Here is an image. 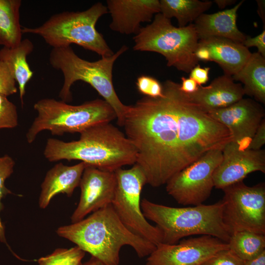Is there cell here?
Segmentation results:
<instances>
[{"mask_svg":"<svg viewBox=\"0 0 265 265\" xmlns=\"http://www.w3.org/2000/svg\"><path fill=\"white\" fill-rule=\"evenodd\" d=\"M256 171L265 173V150L243 148L231 141L223 149L222 160L213 172L214 187L223 189Z\"/></svg>","mask_w":265,"mask_h":265,"instance_id":"cell-13","label":"cell"},{"mask_svg":"<svg viewBox=\"0 0 265 265\" xmlns=\"http://www.w3.org/2000/svg\"><path fill=\"white\" fill-rule=\"evenodd\" d=\"M136 85L138 91L144 96L157 98L163 95L162 84L154 77L140 76L137 79Z\"/></svg>","mask_w":265,"mask_h":265,"instance_id":"cell-28","label":"cell"},{"mask_svg":"<svg viewBox=\"0 0 265 265\" xmlns=\"http://www.w3.org/2000/svg\"><path fill=\"white\" fill-rule=\"evenodd\" d=\"M244 261L229 249L220 250L201 265H243Z\"/></svg>","mask_w":265,"mask_h":265,"instance_id":"cell-31","label":"cell"},{"mask_svg":"<svg viewBox=\"0 0 265 265\" xmlns=\"http://www.w3.org/2000/svg\"><path fill=\"white\" fill-rule=\"evenodd\" d=\"M56 233L105 265H119L123 246L132 247L139 258L148 257L157 246L128 229L111 204L79 222L59 227Z\"/></svg>","mask_w":265,"mask_h":265,"instance_id":"cell-2","label":"cell"},{"mask_svg":"<svg viewBox=\"0 0 265 265\" xmlns=\"http://www.w3.org/2000/svg\"><path fill=\"white\" fill-rule=\"evenodd\" d=\"M107 13L106 6L98 2L82 11L55 14L39 26L22 27V32L39 35L53 48L75 44L102 57H108L114 53L96 28L98 20Z\"/></svg>","mask_w":265,"mask_h":265,"instance_id":"cell-6","label":"cell"},{"mask_svg":"<svg viewBox=\"0 0 265 265\" xmlns=\"http://www.w3.org/2000/svg\"><path fill=\"white\" fill-rule=\"evenodd\" d=\"M78 140L48 139L44 156L49 161L81 160L99 169L115 172L136 163L137 152L125 134L110 123L91 126L80 133Z\"/></svg>","mask_w":265,"mask_h":265,"instance_id":"cell-3","label":"cell"},{"mask_svg":"<svg viewBox=\"0 0 265 265\" xmlns=\"http://www.w3.org/2000/svg\"><path fill=\"white\" fill-rule=\"evenodd\" d=\"M244 0L234 7L212 14H202L195 21L199 40L211 37L224 38L242 43L246 36L237 26V11Z\"/></svg>","mask_w":265,"mask_h":265,"instance_id":"cell-20","label":"cell"},{"mask_svg":"<svg viewBox=\"0 0 265 265\" xmlns=\"http://www.w3.org/2000/svg\"><path fill=\"white\" fill-rule=\"evenodd\" d=\"M198 44L207 50L208 61L216 63L230 76L241 69L252 53L242 43L222 37L200 39Z\"/></svg>","mask_w":265,"mask_h":265,"instance_id":"cell-19","label":"cell"},{"mask_svg":"<svg viewBox=\"0 0 265 265\" xmlns=\"http://www.w3.org/2000/svg\"><path fill=\"white\" fill-rule=\"evenodd\" d=\"M229 249L243 261L252 260L265 251V235L240 231L232 234Z\"/></svg>","mask_w":265,"mask_h":265,"instance_id":"cell-25","label":"cell"},{"mask_svg":"<svg viewBox=\"0 0 265 265\" xmlns=\"http://www.w3.org/2000/svg\"><path fill=\"white\" fill-rule=\"evenodd\" d=\"M162 85V97L144 96L130 106L123 125L136 150L135 163L154 187L232 140L228 129L190 101L180 83L167 80Z\"/></svg>","mask_w":265,"mask_h":265,"instance_id":"cell-1","label":"cell"},{"mask_svg":"<svg viewBox=\"0 0 265 265\" xmlns=\"http://www.w3.org/2000/svg\"><path fill=\"white\" fill-rule=\"evenodd\" d=\"M18 125L16 106L6 96L0 94V129H13Z\"/></svg>","mask_w":265,"mask_h":265,"instance_id":"cell-27","label":"cell"},{"mask_svg":"<svg viewBox=\"0 0 265 265\" xmlns=\"http://www.w3.org/2000/svg\"><path fill=\"white\" fill-rule=\"evenodd\" d=\"M106 4L111 17L109 28L122 34H136L141 23L151 22L160 13L159 0H107Z\"/></svg>","mask_w":265,"mask_h":265,"instance_id":"cell-16","label":"cell"},{"mask_svg":"<svg viewBox=\"0 0 265 265\" xmlns=\"http://www.w3.org/2000/svg\"><path fill=\"white\" fill-rule=\"evenodd\" d=\"M21 0H0V45L14 48L22 40L20 23Z\"/></svg>","mask_w":265,"mask_h":265,"instance_id":"cell-23","label":"cell"},{"mask_svg":"<svg viewBox=\"0 0 265 265\" xmlns=\"http://www.w3.org/2000/svg\"><path fill=\"white\" fill-rule=\"evenodd\" d=\"M229 249L227 242L203 235L173 244L160 243L148 256L146 265H201L218 251Z\"/></svg>","mask_w":265,"mask_h":265,"instance_id":"cell-12","label":"cell"},{"mask_svg":"<svg viewBox=\"0 0 265 265\" xmlns=\"http://www.w3.org/2000/svg\"><path fill=\"white\" fill-rule=\"evenodd\" d=\"M210 67H201L199 64L190 72L189 78L193 80L198 86L206 84L209 80Z\"/></svg>","mask_w":265,"mask_h":265,"instance_id":"cell-34","label":"cell"},{"mask_svg":"<svg viewBox=\"0 0 265 265\" xmlns=\"http://www.w3.org/2000/svg\"><path fill=\"white\" fill-rule=\"evenodd\" d=\"M265 144V120H263L255 134L251 139L247 149L254 150L262 149Z\"/></svg>","mask_w":265,"mask_h":265,"instance_id":"cell-32","label":"cell"},{"mask_svg":"<svg viewBox=\"0 0 265 265\" xmlns=\"http://www.w3.org/2000/svg\"><path fill=\"white\" fill-rule=\"evenodd\" d=\"M182 83L180 88L184 93L190 94L195 92L199 86L196 82L191 78H181Z\"/></svg>","mask_w":265,"mask_h":265,"instance_id":"cell-35","label":"cell"},{"mask_svg":"<svg viewBox=\"0 0 265 265\" xmlns=\"http://www.w3.org/2000/svg\"><path fill=\"white\" fill-rule=\"evenodd\" d=\"M259 7V15L264 21L265 25V1L257 0Z\"/></svg>","mask_w":265,"mask_h":265,"instance_id":"cell-38","label":"cell"},{"mask_svg":"<svg viewBox=\"0 0 265 265\" xmlns=\"http://www.w3.org/2000/svg\"><path fill=\"white\" fill-rule=\"evenodd\" d=\"M33 50V44L28 39H22L16 47H2L0 50V61L6 63L18 84L22 105H23L26 84L33 75L27 61V56Z\"/></svg>","mask_w":265,"mask_h":265,"instance_id":"cell-21","label":"cell"},{"mask_svg":"<svg viewBox=\"0 0 265 265\" xmlns=\"http://www.w3.org/2000/svg\"><path fill=\"white\" fill-rule=\"evenodd\" d=\"M85 252L77 246L69 249L57 248L38 260V265H80Z\"/></svg>","mask_w":265,"mask_h":265,"instance_id":"cell-26","label":"cell"},{"mask_svg":"<svg viewBox=\"0 0 265 265\" xmlns=\"http://www.w3.org/2000/svg\"><path fill=\"white\" fill-rule=\"evenodd\" d=\"M247 48L256 47L258 49V53L265 57V29L258 35L254 37H246L242 43Z\"/></svg>","mask_w":265,"mask_h":265,"instance_id":"cell-33","label":"cell"},{"mask_svg":"<svg viewBox=\"0 0 265 265\" xmlns=\"http://www.w3.org/2000/svg\"><path fill=\"white\" fill-rule=\"evenodd\" d=\"M117 186L111 205L124 225L135 235L156 246L162 242V234L149 223L141 208V193L147 184L146 178L136 164L129 169L115 171Z\"/></svg>","mask_w":265,"mask_h":265,"instance_id":"cell-9","label":"cell"},{"mask_svg":"<svg viewBox=\"0 0 265 265\" xmlns=\"http://www.w3.org/2000/svg\"><path fill=\"white\" fill-rule=\"evenodd\" d=\"M86 164L83 162L72 166L60 162L56 164L46 173L41 186L39 198L40 208L45 209L51 199L59 193L72 195L75 189L80 186Z\"/></svg>","mask_w":265,"mask_h":265,"instance_id":"cell-18","label":"cell"},{"mask_svg":"<svg viewBox=\"0 0 265 265\" xmlns=\"http://www.w3.org/2000/svg\"><path fill=\"white\" fill-rule=\"evenodd\" d=\"M218 7L223 9L227 5H230L235 3L236 0H215L214 1Z\"/></svg>","mask_w":265,"mask_h":265,"instance_id":"cell-37","label":"cell"},{"mask_svg":"<svg viewBox=\"0 0 265 265\" xmlns=\"http://www.w3.org/2000/svg\"><path fill=\"white\" fill-rule=\"evenodd\" d=\"M18 90L16 81L8 65L0 61V94L5 96L15 94Z\"/></svg>","mask_w":265,"mask_h":265,"instance_id":"cell-30","label":"cell"},{"mask_svg":"<svg viewBox=\"0 0 265 265\" xmlns=\"http://www.w3.org/2000/svg\"><path fill=\"white\" fill-rule=\"evenodd\" d=\"M133 39L134 51L159 53L169 67L188 73L198 65L195 52L199 38L194 24L176 27L159 13L151 24L140 28Z\"/></svg>","mask_w":265,"mask_h":265,"instance_id":"cell-8","label":"cell"},{"mask_svg":"<svg viewBox=\"0 0 265 265\" xmlns=\"http://www.w3.org/2000/svg\"><path fill=\"white\" fill-rule=\"evenodd\" d=\"M15 161L9 156L5 155L0 157V200L3 196L9 191L5 187L4 183L8 178L13 172ZM4 239L3 227L0 219V240Z\"/></svg>","mask_w":265,"mask_h":265,"instance_id":"cell-29","label":"cell"},{"mask_svg":"<svg viewBox=\"0 0 265 265\" xmlns=\"http://www.w3.org/2000/svg\"><path fill=\"white\" fill-rule=\"evenodd\" d=\"M79 186L80 198L71 217L72 223L79 222L89 213L111 204L117 186L115 172L86 165Z\"/></svg>","mask_w":265,"mask_h":265,"instance_id":"cell-15","label":"cell"},{"mask_svg":"<svg viewBox=\"0 0 265 265\" xmlns=\"http://www.w3.org/2000/svg\"><path fill=\"white\" fill-rule=\"evenodd\" d=\"M159 2L160 13L169 19L175 18L179 27L195 21L212 4V1L199 0H160Z\"/></svg>","mask_w":265,"mask_h":265,"instance_id":"cell-24","label":"cell"},{"mask_svg":"<svg viewBox=\"0 0 265 265\" xmlns=\"http://www.w3.org/2000/svg\"><path fill=\"white\" fill-rule=\"evenodd\" d=\"M243 265H265V251L255 259L244 262Z\"/></svg>","mask_w":265,"mask_h":265,"instance_id":"cell-36","label":"cell"},{"mask_svg":"<svg viewBox=\"0 0 265 265\" xmlns=\"http://www.w3.org/2000/svg\"><path fill=\"white\" fill-rule=\"evenodd\" d=\"M37 115L26 133L29 144L44 131L52 134L62 135L65 133H80L94 125L110 123L116 119L112 107L100 99L87 101L79 105H71L62 100L44 98L33 106Z\"/></svg>","mask_w":265,"mask_h":265,"instance_id":"cell-7","label":"cell"},{"mask_svg":"<svg viewBox=\"0 0 265 265\" xmlns=\"http://www.w3.org/2000/svg\"><path fill=\"white\" fill-rule=\"evenodd\" d=\"M208 113L228 129L232 141L246 148L265 119V110L255 100L243 98L230 106L211 110Z\"/></svg>","mask_w":265,"mask_h":265,"instance_id":"cell-14","label":"cell"},{"mask_svg":"<svg viewBox=\"0 0 265 265\" xmlns=\"http://www.w3.org/2000/svg\"><path fill=\"white\" fill-rule=\"evenodd\" d=\"M141 208L147 219L155 223L162 243L173 244L192 235H208L228 242L231 234L223 219L221 201L213 204L177 208L152 202L146 198Z\"/></svg>","mask_w":265,"mask_h":265,"instance_id":"cell-4","label":"cell"},{"mask_svg":"<svg viewBox=\"0 0 265 265\" xmlns=\"http://www.w3.org/2000/svg\"><path fill=\"white\" fill-rule=\"evenodd\" d=\"M222 159V150L207 152L172 177L165 184L166 192L180 204H202L211 194L213 173Z\"/></svg>","mask_w":265,"mask_h":265,"instance_id":"cell-11","label":"cell"},{"mask_svg":"<svg viewBox=\"0 0 265 265\" xmlns=\"http://www.w3.org/2000/svg\"><path fill=\"white\" fill-rule=\"evenodd\" d=\"M223 221L231 235L248 231L265 235V185L243 181L222 189Z\"/></svg>","mask_w":265,"mask_h":265,"instance_id":"cell-10","label":"cell"},{"mask_svg":"<svg viewBox=\"0 0 265 265\" xmlns=\"http://www.w3.org/2000/svg\"><path fill=\"white\" fill-rule=\"evenodd\" d=\"M80 265H105L101 261L97 259V258L92 257L87 262L81 263Z\"/></svg>","mask_w":265,"mask_h":265,"instance_id":"cell-39","label":"cell"},{"mask_svg":"<svg viewBox=\"0 0 265 265\" xmlns=\"http://www.w3.org/2000/svg\"><path fill=\"white\" fill-rule=\"evenodd\" d=\"M127 50L128 47L123 45L111 56L90 61L79 56L71 46L52 48L49 55L50 64L62 72L64 79L59 97L66 103L70 102L73 84L79 80L87 83L112 107L118 125L123 127L129 106L124 104L116 94L113 84L112 71L115 61Z\"/></svg>","mask_w":265,"mask_h":265,"instance_id":"cell-5","label":"cell"},{"mask_svg":"<svg viewBox=\"0 0 265 265\" xmlns=\"http://www.w3.org/2000/svg\"><path fill=\"white\" fill-rule=\"evenodd\" d=\"M232 78L244 84L245 95L265 104V57L258 52L252 53L244 66Z\"/></svg>","mask_w":265,"mask_h":265,"instance_id":"cell-22","label":"cell"},{"mask_svg":"<svg viewBox=\"0 0 265 265\" xmlns=\"http://www.w3.org/2000/svg\"><path fill=\"white\" fill-rule=\"evenodd\" d=\"M186 94L190 101L207 112L230 106L245 95L242 85L235 83L232 76L224 74L214 79L208 86H199L195 92Z\"/></svg>","mask_w":265,"mask_h":265,"instance_id":"cell-17","label":"cell"}]
</instances>
